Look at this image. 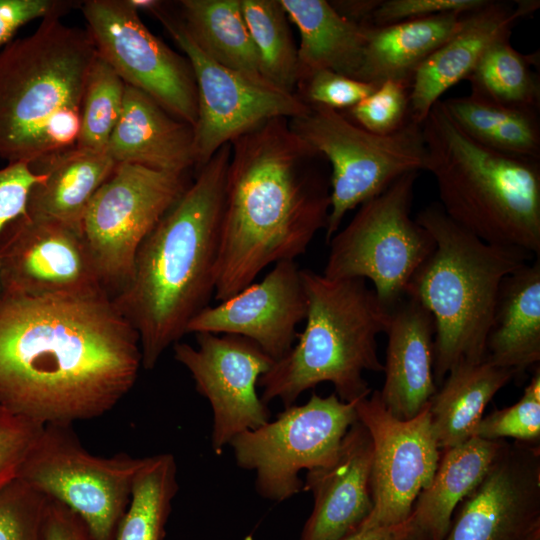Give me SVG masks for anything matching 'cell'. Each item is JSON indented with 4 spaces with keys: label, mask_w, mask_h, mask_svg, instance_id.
<instances>
[{
    "label": "cell",
    "mask_w": 540,
    "mask_h": 540,
    "mask_svg": "<svg viewBox=\"0 0 540 540\" xmlns=\"http://www.w3.org/2000/svg\"><path fill=\"white\" fill-rule=\"evenodd\" d=\"M142 367L138 333L107 293L0 296V405L71 425L110 411Z\"/></svg>",
    "instance_id": "1"
},
{
    "label": "cell",
    "mask_w": 540,
    "mask_h": 540,
    "mask_svg": "<svg viewBox=\"0 0 540 540\" xmlns=\"http://www.w3.org/2000/svg\"><path fill=\"white\" fill-rule=\"evenodd\" d=\"M230 146L215 270L218 302L254 283L269 265L305 254L330 211L325 160L293 132L289 119L268 120Z\"/></svg>",
    "instance_id": "2"
},
{
    "label": "cell",
    "mask_w": 540,
    "mask_h": 540,
    "mask_svg": "<svg viewBox=\"0 0 540 540\" xmlns=\"http://www.w3.org/2000/svg\"><path fill=\"white\" fill-rule=\"evenodd\" d=\"M230 144L197 171L142 242L127 285L112 300L139 336L142 367L187 334L215 291Z\"/></svg>",
    "instance_id": "3"
},
{
    "label": "cell",
    "mask_w": 540,
    "mask_h": 540,
    "mask_svg": "<svg viewBox=\"0 0 540 540\" xmlns=\"http://www.w3.org/2000/svg\"><path fill=\"white\" fill-rule=\"evenodd\" d=\"M97 57L87 30L61 18L0 50V158L28 165L77 145L81 105Z\"/></svg>",
    "instance_id": "4"
},
{
    "label": "cell",
    "mask_w": 540,
    "mask_h": 540,
    "mask_svg": "<svg viewBox=\"0 0 540 540\" xmlns=\"http://www.w3.org/2000/svg\"><path fill=\"white\" fill-rule=\"evenodd\" d=\"M425 171L458 226L493 245L540 256V160L490 149L469 137L441 100L421 124Z\"/></svg>",
    "instance_id": "5"
},
{
    "label": "cell",
    "mask_w": 540,
    "mask_h": 540,
    "mask_svg": "<svg viewBox=\"0 0 540 540\" xmlns=\"http://www.w3.org/2000/svg\"><path fill=\"white\" fill-rule=\"evenodd\" d=\"M415 220L431 234L435 248L413 275L406 295L433 317V373L438 386L458 363L485 359L501 283L534 256L480 240L454 223L437 203L423 208Z\"/></svg>",
    "instance_id": "6"
},
{
    "label": "cell",
    "mask_w": 540,
    "mask_h": 540,
    "mask_svg": "<svg viewBox=\"0 0 540 540\" xmlns=\"http://www.w3.org/2000/svg\"><path fill=\"white\" fill-rule=\"evenodd\" d=\"M307 298L305 327L292 348L264 373L258 387L267 405L280 400L294 405L298 397L329 382L344 402L372 392L364 372H383L377 336L385 331L388 310L364 279L333 280L301 269Z\"/></svg>",
    "instance_id": "7"
},
{
    "label": "cell",
    "mask_w": 540,
    "mask_h": 540,
    "mask_svg": "<svg viewBox=\"0 0 540 540\" xmlns=\"http://www.w3.org/2000/svg\"><path fill=\"white\" fill-rule=\"evenodd\" d=\"M289 119L293 132L331 167L326 241L340 229L348 211L379 195L409 172L425 170L421 124L410 120L380 135L352 122L343 112L311 105Z\"/></svg>",
    "instance_id": "8"
},
{
    "label": "cell",
    "mask_w": 540,
    "mask_h": 540,
    "mask_svg": "<svg viewBox=\"0 0 540 540\" xmlns=\"http://www.w3.org/2000/svg\"><path fill=\"white\" fill-rule=\"evenodd\" d=\"M418 172L395 180L362 203L350 222L328 241L323 275L333 280L368 279L389 310L435 248L431 234L411 217Z\"/></svg>",
    "instance_id": "9"
},
{
    "label": "cell",
    "mask_w": 540,
    "mask_h": 540,
    "mask_svg": "<svg viewBox=\"0 0 540 540\" xmlns=\"http://www.w3.org/2000/svg\"><path fill=\"white\" fill-rule=\"evenodd\" d=\"M356 402L333 392L312 393L275 420L235 436L230 446L238 467L255 473V490L264 499L282 502L303 490L302 470L329 464L348 429L357 421Z\"/></svg>",
    "instance_id": "10"
},
{
    "label": "cell",
    "mask_w": 540,
    "mask_h": 540,
    "mask_svg": "<svg viewBox=\"0 0 540 540\" xmlns=\"http://www.w3.org/2000/svg\"><path fill=\"white\" fill-rule=\"evenodd\" d=\"M70 426L44 425L18 478L74 512L93 540H113L144 457L92 455Z\"/></svg>",
    "instance_id": "11"
},
{
    "label": "cell",
    "mask_w": 540,
    "mask_h": 540,
    "mask_svg": "<svg viewBox=\"0 0 540 540\" xmlns=\"http://www.w3.org/2000/svg\"><path fill=\"white\" fill-rule=\"evenodd\" d=\"M186 174L120 163L92 197L82 232L112 298L129 282L142 242L191 183Z\"/></svg>",
    "instance_id": "12"
},
{
    "label": "cell",
    "mask_w": 540,
    "mask_h": 540,
    "mask_svg": "<svg viewBox=\"0 0 540 540\" xmlns=\"http://www.w3.org/2000/svg\"><path fill=\"white\" fill-rule=\"evenodd\" d=\"M79 8L97 55L123 82L194 127L197 87L187 57L155 36L127 0H84Z\"/></svg>",
    "instance_id": "13"
},
{
    "label": "cell",
    "mask_w": 540,
    "mask_h": 540,
    "mask_svg": "<svg viewBox=\"0 0 540 540\" xmlns=\"http://www.w3.org/2000/svg\"><path fill=\"white\" fill-rule=\"evenodd\" d=\"M189 60L197 87L193 127L195 169L202 168L225 144L264 122L292 119L309 107L297 94L280 92L229 70L205 56L166 4L153 14Z\"/></svg>",
    "instance_id": "14"
},
{
    "label": "cell",
    "mask_w": 540,
    "mask_h": 540,
    "mask_svg": "<svg viewBox=\"0 0 540 540\" xmlns=\"http://www.w3.org/2000/svg\"><path fill=\"white\" fill-rule=\"evenodd\" d=\"M356 414L373 444V508L359 530L400 524L410 517L440 460L428 404L415 417L400 420L388 412L379 390H374L357 401Z\"/></svg>",
    "instance_id": "15"
},
{
    "label": "cell",
    "mask_w": 540,
    "mask_h": 540,
    "mask_svg": "<svg viewBox=\"0 0 540 540\" xmlns=\"http://www.w3.org/2000/svg\"><path fill=\"white\" fill-rule=\"evenodd\" d=\"M197 346L173 345L174 358L191 374L212 410L211 445L216 454L238 434L271 418L258 394L260 377L275 362L253 341L232 334L195 333Z\"/></svg>",
    "instance_id": "16"
},
{
    "label": "cell",
    "mask_w": 540,
    "mask_h": 540,
    "mask_svg": "<svg viewBox=\"0 0 540 540\" xmlns=\"http://www.w3.org/2000/svg\"><path fill=\"white\" fill-rule=\"evenodd\" d=\"M0 282L1 296L107 293L81 229L24 213L1 234Z\"/></svg>",
    "instance_id": "17"
},
{
    "label": "cell",
    "mask_w": 540,
    "mask_h": 540,
    "mask_svg": "<svg viewBox=\"0 0 540 540\" xmlns=\"http://www.w3.org/2000/svg\"><path fill=\"white\" fill-rule=\"evenodd\" d=\"M445 540H540V448L506 441L456 508Z\"/></svg>",
    "instance_id": "18"
},
{
    "label": "cell",
    "mask_w": 540,
    "mask_h": 540,
    "mask_svg": "<svg viewBox=\"0 0 540 540\" xmlns=\"http://www.w3.org/2000/svg\"><path fill=\"white\" fill-rule=\"evenodd\" d=\"M306 313L301 268L295 260H284L260 282L204 308L190 321L187 333L239 335L277 361L294 345L296 328Z\"/></svg>",
    "instance_id": "19"
},
{
    "label": "cell",
    "mask_w": 540,
    "mask_h": 540,
    "mask_svg": "<svg viewBox=\"0 0 540 540\" xmlns=\"http://www.w3.org/2000/svg\"><path fill=\"white\" fill-rule=\"evenodd\" d=\"M372 463L371 437L357 419L335 458L306 473L303 491L314 505L299 540H342L359 531L373 508Z\"/></svg>",
    "instance_id": "20"
},
{
    "label": "cell",
    "mask_w": 540,
    "mask_h": 540,
    "mask_svg": "<svg viewBox=\"0 0 540 540\" xmlns=\"http://www.w3.org/2000/svg\"><path fill=\"white\" fill-rule=\"evenodd\" d=\"M539 1L488 2L468 13L463 27L415 71L410 86V117L422 124L433 105L452 86L466 80L485 51L510 37L514 25L536 11Z\"/></svg>",
    "instance_id": "21"
},
{
    "label": "cell",
    "mask_w": 540,
    "mask_h": 540,
    "mask_svg": "<svg viewBox=\"0 0 540 540\" xmlns=\"http://www.w3.org/2000/svg\"><path fill=\"white\" fill-rule=\"evenodd\" d=\"M384 333L388 342L380 398L394 417L408 420L420 413L437 391L434 320L419 301L405 295L388 310Z\"/></svg>",
    "instance_id": "22"
},
{
    "label": "cell",
    "mask_w": 540,
    "mask_h": 540,
    "mask_svg": "<svg viewBox=\"0 0 540 540\" xmlns=\"http://www.w3.org/2000/svg\"><path fill=\"white\" fill-rule=\"evenodd\" d=\"M193 141L190 124L146 93L126 85L122 112L105 151L116 164L187 173L195 168Z\"/></svg>",
    "instance_id": "23"
},
{
    "label": "cell",
    "mask_w": 540,
    "mask_h": 540,
    "mask_svg": "<svg viewBox=\"0 0 540 540\" xmlns=\"http://www.w3.org/2000/svg\"><path fill=\"white\" fill-rule=\"evenodd\" d=\"M116 163L106 151L77 146L51 154L29 167L46 178L30 191L24 214L82 230L86 209Z\"/></svg>",
    "instance_id": "24"
},
{
    "label": "cell",
    "mask_w": 540,
    "mask_h": 540,
    "mask_svg": "<svg viewBox=\"0 0 540 540\" xmlns=\"http://www.w3.org/2000/svg\"><path fill=\"white\" fill-rule=\"evenodd\" d=\"M485 359L524 373L540 360V259L526 263L501 283L486 340Z\"/></svg>",
    "instance_id": "25"
},
{
    "label": "cell",
    "mask_w": 540,
    "mask_h": 540,
    "mask_svg": "<svg viewBox=\"0 0 540 540\" xmlns=\"http://www.w3.org/2000/svg\"><path fill=\"white\" fill-rule=\"evenodd\" d=\"M468 13H443L386 26L366 25L358 80L379 85L392 79L411 86L417 68L463 27Z\"/></svg>",
    "instance_id": "26"
},
{
    "label": "cell",
    "mask_w": 540,
    "mask_h": 540,
    "mask_svg": "<svg viewBox=\"0 0 540 540\" xmlns=\"http://www.w3.org/2000/svg\"><path fill=\"white\" fill-rule=\"evenodd\" d=\"M280 2L299 32V81L321 69L358 80L364 57L366 25L344 18L326 0Z\"/></svg>",
    "instance_id": "27"
},
{
    "label": "cell",
    "mask_w": 540,
    "mask_h": 540,
    "mask_svg": "<svg viewBox=\"0 0 540 540\" xmlns=\"http://www.w3.org/2000/svg\"><path fill=\"white\" fill-rule=\"evenodd\" d=\"M505 443L471 437L441 451L434 477L410 515L430 540H445L456 508L484 479Z\"/></svg>",
    "instance_id": "28"
},
{
    "label": "cell",
    "mask_w": 540,
    "mask_h": 540,
    "mask_svg": "<svg viewBox=\"0 0 540 540\" xmlns=\"http://www.w3.org/2000/svg\"><path fill=\"white\" fill-rule=\"evenodd\" d=\"M514 376L511 370L486 359L461 362L450 369L428 402L439 449L443 451L471 438L488 403Z\"/></svg>",
    "instance_id": "29"
},
{
    "label": "cell",
    "mask_w": 540,
    "mask_h": 540,
    "mask_svg": "<svg viewBox=\"0 0 540 540\" xmlns=\"http://www.w3.org/2000/svg\"><path fill=\"white\" fill-rule=\"evenodd\" d=\"M180 20L196 47L215 63L257 83L258 54L242 12L241 0H182Z\"/></svg>",
    "instance_id": "30"
},
{
    "label": "cell",
    "mask_w": 540,
    "mask_h": 540,
    "mask_svg": "<svg viewBox=\"0 0 540 540\" xmlns=\"http://www.w3.org/2000/svg\"><path fill=\"white\" fill-rule=\"evenodd\" d=\"M441 101L456 124L478 143L502 153L540 160L538 111L503 107L471 94Z\"/></svg>",
    "instance_id": "31"
},
{
    "label": "cell",
    "mask_w": 540,
    "mask_h": 540,
    "mask_svg": "<svg viewBox=\"0 0 540 540\" xmlns=\"http://www.w3.org/2000/svg\"><path fill=\"white\" fill-rule=\"evenodd\" d=\"M537 54L525 55L510 44V37L494 42L468 76L471 95L518 110L538 111L540 81L532 68Z\"/></svg>",
    "instance_id": "32"
},
{
    "label": "cell",
    "mask_w": 540,
    "mask_h": 540,
    "mask_svg": "<svg viewBox=\"0 0 540 540\" xmlns=\"http://www.w3.org/2000/svg\"><path fill=\"white\" fill-rule=\"evenodd\" d=\"M178 489L174 455L161 453L144 457L113 540H163Z\"/></svg>",
    "instance_id": "33"
},
{
    "label": "cell",
    "mask_w": 540,
    "mask_h": 540,
    "mask_svg": "<svg viewBox=\"0 0 540 540\" xmlns=\"http://www.w3.org/2000/svg\"><path fill=\"white\" fill-rule=\"evenodd\" d=\"M264 81L272 88L296 94L300 67L289 17L280 0H241Z\"/></svg>",
    "instance_id": "34"
},
{
    "label": "cell",
    "mask_w": 540,
    "mask_h": 540,
    "mask_svg": "<svg viewBox=\"0 0 540 540\" xmlns=\"http://www.w3.org/2000/svg\"><path fill=\"white\" fill-rule=\"evenodd\" d=\"M126 84L98 55L88 74L77 147L105 151L120 118Z\"/></svg>",
    "instance_id": "35"
},
{
    "label": "cell",
    "mask_w": 540,
    "mask_h": 540,
    "mask_svg": "<svg viewBox=\"0 0 540 540\" xmlns=\"http://www.w3.org/2000/svg\"><path fill=\"white\" fill-rule=\"evenodd\" d=\"M485 440L514 439L537 444L540 440V370L537 368L521 398L509 407L482 417L472 436Z\"/></svg>",
    "instance_id": "36"
},
{
    "label": "cell",
    "mask_w": 540,
    "mask_h": 540,
    "mask_svg": "<svg viewBox=\"0 0 540 540\" xmlns=\"http://www.w3.org/2000/svg\"><path fill=\"white\" fill-rule=\"evenodd\" d=\"M48 497L20 478L0 490V540H43Z\"/></svg>",
    "instance_id": "37"
},
{
    "label": "cell",
    "mask_w": 540,
    "mask_h": 540,
    "mask_svg": "<svg viewBox=\"0 0 540 540\" xmlns=\"http://www.w3.org/2000/svg\"><path fill=\"white\" fill-rule=\"evenodd\" d=\"M410 85L388 79L345 115L360 127L380 135L394 133L410 120Z\"/></svg>",
    "instance_id": "38"
},
{
    "label": "cell",
    "mask_w": 540,
    "mask_h": 540,
    "mask_svg": "<svg viewBox=\"0 0 540 540\" xmlns=\"http://www.w3.org/2000/svg\"><path fill=\"white\" fill-rule=\"evenodd\" d=\"M378 85L360 81L331 70L321 69L300 79L296 94L307 104L337 111L355 106Z\"/></svg>",
    "instance_id": "39"
},
{
    "label": "cell",
    "mask_w": 540,
    "mask_h": 540,
    "mask_svg": "<svg viewBox=\"0 0 540 540\" xmlns=\"http://www.w3.org/2000/svg\"><path fill=\"white\" fill-rule=\"evenodd\" d=\"M43 427L0 405V490L18 478Z\"/></svg>",
    "instance_id": "40"
},
{
    "label": "cell",
    "mask_w": 540,
    "mask_h": 540,
    "mask_svg": "<svg viewBox=\"0 0 540 540\" xmlns=\"http://www.w3.org/2000/svg\"><path fill=\"white\" fill-rule=\"evenodd\" d=\"M488 0H381L368 25L386 26L443 13H468Z\"/></svg>",
    "instance_id": "41"
},
{
    "label": "cell",
    "mask_w": 540,
    "mask_h": 540,
    "mask_svg": "<svg viewBox=\"0 0 540 540\" xmlns=\"http://www.w3.org/2000/svg\"><path fill=\"white\" fill-rule=\"evenodd\" d=\"M75 0H0V50L13 41L16 32L37 19L62 18L80 7Z\"/></svg>",
    "instance_id": "42"
},
{
    "label": "cell",
    "mask_w": 540,
    "mask_h": 540,
    "mask_svg": "<svg viewBox=\"0 0 540 540\" xmlns=\"http://www.w3.org/2000/svg\"><path fill=\"white\" fill-rule=\"evenodd\" d=\"M46 178L26 163H7L0 168V237L5 227L26 209L31 189ZM0 282V296H1Z\"/></svg>",
    "instance_id": "43"
},
{
    "label": "cell",
    "mask_w": 540,
    "mask_h": 540,
    "mask_svg": "<svg viewBox=\"0 0 540 540\" xmlns=\"http://www.w3.org/2000/svg\"><path fill=\"white\" fill-rule=\"evenodd\" d=\"M43 540H93V538L74 512L61 503L49 499L43 526Z\"/></svg>",
    "instance_id": "44"
},
{
    "label": "cell",
    "mask_w": 540,
    "mask_h": 540,
    "mask_svg": "<svg viewBox=\"0 0 540 540\" xmlns=\"http://www.w3.org/2000/svg\"><path fill=\"white\" fill-rule=\"evenodd\" d=\"M342 540H430V538L415 523V521L409 517L400 524L359 530Z\"/></svg>",
    "instance_id": "45"
},
{
    "label": "cell",
    "mask_w": 540,
    "mask_h": 540,
    "mask_svg": "<svg viewBox=\"0 0 540 540\" xmlns=\"http://www.w3.org/2000/svg\"><path fill=\"white\" fill-rule=\"evenodd\" d=\"M381 0H334L331 6L344 18L360 25H368Z\"/></svg>",
    "instance_id": "46"
},
{
    "label": "cell",
    "mask_w": 540,
    "mask_h": 540,
    "mask_svg": "<svg viewBox=\"0 0 540 540\" xmlns=\"http://www.w3.org/2000/svg\"><path fill=\"white\" fill-rule=\"evenodd\" d=\"M128 3L139 13L147 12L152 15L165 5L160 0H127Z\"/></svg>",
    "instance_id": "47"
}]
</instances>
